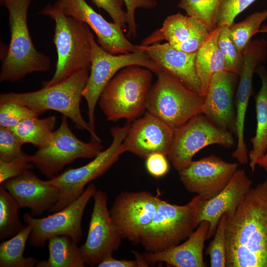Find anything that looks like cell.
Wrapping results in <instances>:
<instances>
[{
    "label": "cell",
    "instance_id": "43",
    "mask_svg": "<svg viewBox=\"0 0 267 267\" xmlns=\"http://www.w3.org/2000/svg\"><path fill=\"white\" fill-rule=\"evenodd\" d=\"M257 165L262 167L267 173V150L258 161Z\"/></svg>",
    "mask_w": 267,
    "mask_h": 267
},
{
    "label": "cell",
    "instance_id": "23",
    "mask_svg": "<svg viewBox=\"0 0 267 267\" xmlns=\"http://www.w3.org/2000/svg\"><path fill=\"white\" fill-rule=\"evenodd\" d=\"M255 73L261 81V88L255 96L256 129L255 135L250 139L252 148L248 154L249 166L254 172L258 160L267 150V69L259 65Z\"/></svg>",
    "mask_w": 267,
    "mask_h": 267
},
{
    "label": "cell",
    "instance_id": "19",
    "mask_svg": "<svg viewBox=\"0 0 267 267\" xmlns=\"http://www.w3.org/2000/svg\"><path fill=\"white\" fill-rule=\"evenodd\" d=\"M0 185L11 195L20 208L30 209L34 217L48 211L60 198L56 187L48 180L40 179L31 170L5 180Z\"/></svg>",
    "mask_w": 267,
    "mask_h": 267
},
{
    "label": "cell",
    "instance_id": "24",
    "mask_svg": "<svg viewBox=\"0 0 267 267\" xmlns=\"http://www.w3.org/2000/svg\"><path fill=\"white\" fill-rule=\"evenodd\" d=\"M221 29L222 27L217 26L210 32L196 54V69L204 97L207 94L213 75L219 71H226L225 59L218 44Z\"/></svg>",
    "mask_w": 267,
    "mask_h": 267
},
{
    "label": "cell",
    "instance_id": "20",
    "mask_svg": "<svg viewBox=\"0 0 267 267\" xmlns=\"http://www.w3.org/2000/svg\"><path fill=\"white\" fill-rule=\"evenodd\" d=\"M138 46L162 71L170 74L189 89L203 96L196 66L197 53H190L177 49L167 42Z\"/></svg>",
    "mask_w": 267,
    "mask_h": 267
},
{
    "label": "cell",
    "instance_id": "5",
    "mask_svg": "<svg viewBox=\"0 0 267 267\" xmlns=\"http://www.w3.org/2000/svg\"><path fill=\"white\" fill-rule=\"evenodd\" d=\"M151 72L139 66H128L109 82L99 99L108 121L124 119L132 122L142 115L151 88Z\"/></svg>",
    "mask_w": 267,
    "mask_h": 267
},
{
    "label": "cell",
    "instance_id": "36",
    "mask_svg": "<svg viewBox=\"0 0 267 267\" xmlns=\"http://www.w3.org/2000/svg\"><path fill=\"white\" fill-rule=\"evenodd\" d=\"M256 0H223L218 13L217 26H230L236 17Z\"/></svg>",
    "mask_w": 267,
    "mask_h": 267
},
{
    "label": "cell",
    "instance_id": "17",
    "mask_svg": "<svg viewBox=\"0 0 267 267\" xmlns=\"http://www.w3.org/2000/svg\"><path fill=\"white\" fill-rule=\"evenodd\" d=\"M239 78V75L226 71L214 74L201 110V113L215 125L234 134L235 95Z\"/></svg>",
    "mask_w": 267,
    "mask_h": 267
},
{
    "label": "cell",
    "instance_id": "41",
    "mask_svg": "<svg viewBox=\"0 0 267 267\" xmlns=\"http://www.w3.org/2000/svg\"><path fill=\"white\" fill-rule=\"evenodd\" d=\"M135 260H119L113 256V253L106 255L97 266L98 267H147L150 264L146 261L142 254L136 251L133 252Z\"/></svg>",
    "mask_w": 267,
    "mask_h": 267
},
{
    "label": "cell",
    "instance_id": "25",
    "mask_svg": "<svg viewBox=\"0 0 267 267\" xmlns=\"http://www.w3.org/2000/svg\"><path fill=\"white\" fill-rule=\"evenodd\" d=\"M200 22L199 20L180 12L168 16L162 27L144 38L141 45H150L165 41L173 45L187 39L192 31Z\"/></svg>",
    "mask_w": 267,
    "mask_h": 267
},
{
    "label": "cell",
    "instance_id": "13",
    "mask_svg": "<svg viewBox=\"0 0 267 267\" xmlns=\"http://www.w3.org/2000/svg\"><path fill=\"white\" fill-rule=\"evenodd\" d=\"M161 199L147 191H124L117 195L109 211L123 239L139 244Z\"/></svg>",
    "mask_w": 267,
    "mask_h": 267
},
{
    "label": "cell",
    "instance_id": "1",
    "mask_svg": "<svg viewBox=\"0 0 267 267\" xmlns=\"http://www.w3.org/2000/svg\"><path fill=\"white\" fill-rule=\"evenodd\" d=\"M225 238L226 267H267V178L227 216Z\"/></svg>",
    "mask_w": 267,
    "mask_h": 267
},
{
    "label": "cell",
    "instance_id": "30",
    "mask_svg": "<svg viewBox=\"0 0 267 267\" xmlns=\"http://www.w3.org/2000/svg\"><path fill=\"white\" fill-rule=\"evenodd\" d=\"M267 19V9L256 11L244 20L228 27L230 37L238 51L243 54L252 37L259 33L263 22Z\"/></svg>",
    "mask_w": 267,
    "mask_h": 267
},
{
    "label": "cell",
    "instance_id": "16",
    "mask_svg": "<svg viewBox=\"0 0 267 267\" xmlns=\"http://www.w3.org/2000/svg\"><path fill=\"white\" fill-rule=\"evenodd\" d=\"M63 13L87 24L97 36L99 45L113 54L134 52L139 48L125 36L123 28L115 22L107 21L85 0H56Z\"/></svg>",
    "mask_w": 267,
    "mask_h": 267
},
{
    "label": "cell",
    "instance_id": "31",
    "mask_svg": "<svg viewBox=\"0 0 267 267\" xmlns=\"http://www.w3.org/2000/svg\"><path fill=\"white\" fill-rule=\"evenodd\" d=\"M223 0H179L178 7L187 16L205 25L210 32L217 27V18Z\"/></svg>",
    "mask_w": 267,
    "mask_h": 267
},
{
    "label": "cell",
    "instance_id": "33",
    "mask_svg": "<svg viewBox=\"0 0 267 267\" xmlns=\"http://www.w3.org/2000/svg\"><path fill=\"white\" fill-rule=\"evenodd\" d=\"M227 214H223L218 223L214 237L209 245L206 254L210 257V267H226L225 226Z\"/></svg>",
    "mask_w": 267,
    "mask_h": 267
},
{
    "label": "cell",
    "instance_id": "34",
    "mask_svg": "<svg viewBox=\"0 0 267 267\" xmlns=\"http://www.w3.org/2000/svg\"><path fill=\"white\" fill-rule=\"evenodd\" d=\"M39 116L28 107L15 102H0V126L11 128Z\"/></svg>",
    "mask_w": 267,
    "mask_h": 267
},
{
    "label": "cell",
    "instance_id": "2",
    "mask_svg": "<svg viewBox=\"0 0 267 267\" xmlns=\"http://www.w3.org/2000/svg\"><path fill=\"white\" fill-rule=\"evenodd\" d=\"M32 0H0L8 13L10 39L3 57L0 82H15L34 72L50 68V58L37 50L30 36L27 15Z\"/></svg>",
    "mask_w": 267,
    "mask_h": 267
},
{
    "label": "cell",
    "instance_id": "6",
    "mask_svg": "<svg viewBox=\"0 0 267 267\" xmlns=\"http://www.w3.org/2000/svg\"><path fill=\"white\" fill-rule=\"evenodd\" d=\"M204 201L198 195L183 205L161 199L139 244L147 252H158L185 241L199 225L198 216Z\"/></svg>",
    "mask_w": 267,
    "mask_h": 267
},
{
    "label": "cell",
    "instance_id": "15",
    "mask_svg": "<svg viewBox=\"0 0 267 267\" xmlns=\"http://www.w3.org/2000/svg\"><path fill=\"white\" fill-rule=\"evenodd\" d=\"M238 167L239 163L228 162L212 154L192 161L178 172L179 179L187 191L208 200L226 187Z\"/></svg>",
    "mask_w": 267,
    "mask_h": 267
},
{
    "label": "cell",
    "instance_id": "37",
    "mask_svg": "<svg viewBox=\"0 0 267 267\" xmlns=\"http://www.w3.org/2000/svg\"><path fill=\"white\" fill-rule=\"evenodd\" d=\"M34 167L31 155L27 154L10 161L0 160V183L20 175L27 170H32Z\"/></svg>",
    "mask_w": 267,
    "mask_h": 267
},
{
    "label": "cell",
    "instance_id": "42",
    "mask_svg": "<svg viewBox=\"0 0 267 267\" xmlns=\"http://www.w3.org/2000/svg\"><path fill=\"white\" fill-rule=\"evenodd\" d=\"M166 156L160 153H154L146 158V169L150 175L155 178H160L168 172L169 164Z\"/></svg>",
    "mask_w": 267,
    "mask_h": 267
},
{
    "label": "cell",
    "instance_id": "3",
    "mask_svg": "<svg viewBox=\"0 0 267 267\" xmlns=\"http://www.w3.org/2000/svg\"><path fill=\"white\" fill-rule=\"evenodd\" d=\"M38 13L55 23L53 43L57 54L55 72L43 87L56 84L78 70H90L93 34L89 27L66 15L56 2L46 5Z\"/></svg>",
    "mask_w": 267,
    "mask_h": 267
},
{
    "label": "cell",
    "instance_id": "32",
    "mask_svg": "<svg viewBox=\"0 0 267 267\" xmlns=\"http://www.w3.org/2000/svg\"><path fill=\"white\" fill-rule=\"evenodd\" d=\"M218 44L225 59L226 71L239 75L242 65L243 54L238 51L231 40L228 26L222 27Z\"/></svg>",
    "mask_w": 267,
    "mask_h": 267
},
{
    "label": "cell",
    "instance_id": "38",
    "mask_svg": "<svg viewBox=\"0 0 267 267\" xmlns=\"http://www.w3.org/2000/svg\"><path fill=\"white\" fill-rule=\"evenodd\" d=\"M210 33L207 26L200 22L194 29L186 40L181 43L171 45L177 49L185 52L197 53L208 38Z\"/></svg>",
    "mask_w": 267,
    "mask_h": 267
},
{
    "label": "cell",
    "instance_id": "22",
    "mask_svg": "<svg viewBox=\"0 0 267 267\" xmlns=\"http://www.w3.org/2000/svg\"><path fill=\"white\" fill-rule=\"evenodd\" d=\"M209 226L208 221H202L182 243L160 252L145 251L142 257L152 265L165 263L174 267H207L203 259V250Z\"/></svg>",
    "mask_w": 267,
    "mask_h": 267
},
{
    "label": "cell",
    "instance_id": "10",
    "mask_svg": "<svg viewBox=\"0 0 267 267\" xmlns=\"http://www.w3.org/2000/svg\"><path fill=\"white\" fill-rule=\"evenodd\" d=\"M100 142L91 139L86 142L79 139L69 128L67 117L62 115L59 127L49 140L31 155V162L50 179L77 159L94 158L103 150Z\"/></svg>",
    "mask_w": 267,
    "mask_h": 267
},
{
    "label": "cell",
    "instance_id": "18",
    "mask_svg": "<svg viewBox=\"0 0 267 267\" xmlns=\"http://www.w3.org/2000/svg\"><path fill=\"white\" fill-rule=\"evenodd\" d=\"M133 122L124 141L126 152L145 159L154 153L168 156L174 130L148 112Z\"/></svg>",
    "mask_w": 267,
    "mask_h": 267
},
{
    "label": "cell",
    "instance_id": "26",
    "mask_svg": "<svg viewBox=\"0 0 267 267\" xmlns=\"http://www.w3.org/2000/svg\"><path fill=\"white\" fill-rule=\"evenodd\" d=\"M47 260L38 261L37 267H84L80 247L72 238L59 235L48 240Z\"/></svg>",
    "mask_w": 267,
    "mask_h": 267
},
{
    "label": "cell",
    "instance_id": "35",
    "mask_svg": "<svg viewBox=\"0 0 267 267\" xmlns=\"http://www.w3.org/2000/svg\"><path fill=\"white\" fill-rule=\"evenodd\" d=\"M23 144L10 129L0 126V160L7 162L24 156Z\"/></svg>",
    "mask_w": 267,
    "mask_h": 267
},
{
    "label": "cell",
    "instance_id": "28",
    "mask_svg": "<svg viewBox=\"0 0 267 267\" xmlns=\"http://www.w3.org/2000/svg\"><path fill=\"white\" fill-rule=\"evenodd\" d=\"M56 122L54 116L40 119L39 117L25 120L9 128L24 143H30L38 148L45 144L51 137Z\"/></svg>",
    "mask_w": 267,
    "mask_h": 267
},
{
    "label": "cell",
    "instance_id": "4",
    "mask_svg": "<svg viewBox=\"0 0 267 267\" xmlns=\"http://www.w3.org/2000/svg\"><path fill=\"white\" fill-rule=\"evenodd\" d=\"M89 71L87 69L78 70L56 84L37 90L1 93L0 102L23 104L39 116L48 110L56 111L69 118L78 130L87 131L91 134L89 123L84 120L80 109Z\"/></svg>",
    "mask_w": 267,
    "mask_h": 267
},
{
    "label": "cell",
    "instance_id": "12",
    "mask_svg": "<svg viewBox=\"0 0 267 267\" xmlns=\"http://www.w3.org/2000/svg\"><path fill=\"white\" fill-rule=\"evenodd\" d=\"M96 190L94 184H89L75 201L45 217L37 218L28 213H25L23 220L32 227L28 239L29 244L42 248L49 239L59 235L70 236L78 243L83 234L82 220L84 211Z\"/></svg>",
    "mask_w": 267,
    "mask_h": 267
},
{
    "label": "cell",
    "instance_id": "40",
    "mask_svg": "<svg viewBox=\"0 0 267 267\" xmlns=\"http://www.w3.org/2000/svg\"><path fill=\"white\" fill-rule=\"evenodd\" d=\"M126 7L128 16V35L135 37L136 35V26L135 21V11L137 8L150 9L157 4L156 0H124Z\"/></svg>",
    "mask_w": 267,
    "mask_h": 267
},
{
    "label": "cell",
    "instance_id": "7",
    "mask_svg": "<svg viewBox=\"0 0 267 267\" xmlns=\"http://www.w3.org/2000/svg\"><path fill=\"white\" fill-rule=\"evenodd\" d=\"M131 124L116 126L110 130L112 141L109 146L100 151L88 164L76 168H69L48 181L60 192L58 201L48 211H58L77 199L84 192L86 186L91 181L104 175L126 152L124 141Z\"/></svg>",
    "mask_w": 267,
    "mask_h": 267
},
{
    "label": "cell",
    "instance_id": "44",
    "mask_svg": "<svg viewBox=\"0 0 267 267\" xmlns=\"http://www.w3.org/2000/svg\"><path fill=\"white\" fill-rule=\"evenodd\" d=\"M259 33L267 34V24L261 26V28L259 31Z\"/></svg>",
    "mask_w": 267,
    "mask_h": 267
},
{
    "label": "cell",
    "instance_id": "8",
    "mask_svg": "<svg viewBox=\"0 0 267 267\" xmlns=\"http://www.w3.org/2000/svg\"><path fill=\"white\" fill-rule=\"evenodd\" d=\"M91 44L89 74L83 91V97L88 105V123L91 139L101 141L95 131V109L102 91L117 72L134 65L146 68L155 74L162 70L138 45L139 50L136 52L116 55L104 50L95 42L93 35Z\"/></svg>",
    "mask_w": 267,
    "mask_h": 267
},
{
    "label": "cell",
    "instance_id": "9",
    "mask_svg": "<svg viewBox=\"0 0 267 267\" xmlns=\"http://www.w3.org/2000/svg\"><path fill=\"white\" fill-rule=\"evenodd\" d=\"M156 75L157 80L151 87L147 101L148 112L174 130L201 113L205 97L165 71Z\"/></svg>",
    "mask_w": 267,
    "mask_h": 267
},
{
    "label": "cell",
    "instance_id": "29",
    "mask_svg": "<svg viewBox=\"0 0 267 267\" xmlns=\"http://www.w3.org/2000/svg\"><path fill=\"white\" fill-rule=\"evenodd\" d=\"M20 207L11 195L0 186V239L12 237L25 226L21 222L18 211Z\"/></svg>",
    "mask_w": 267,
    "mask_h": 267
},
{
    "label": "cell",
    "instance_id": "39",
    "mask_svg": "<svg viewBox=\"0 0 267 267\" xmlns=\"http://www.w3.org/2000/svg\"><path fill=\"white\" fill-rule=\"evenodd\" d=\"M98 8L107 12L114 22L120 25L123 28L128 23L126 11L123 9L124 0H91Z\"/></svg>",
    "mask_w": 267,
    "mask_h": 267
},
{
    "label": "cell",
    "instance_id": "14",
    "mask_svg": "<svg viewBox=\"0 0 267 267\" xmlns=\"http://www.w3.org/2000/svg\"><path fill=\"white\" fill-rule=\"evenodd\" d=\"M87 239L80 246L85 264L97 266L107 254L113 253L120 247L123 239L108 209V196L101 190L96 191Z\"/></svg>",
    "mask_w": 267,
    "mask_h": 267
},
{
    "label": "cell",
    "instance_id": "21",
    "mask_svg": "<svg viewBox=\"0 0 267 267\" xmlns=\"http://www.w3.org/2000/svg\"><path fill=\"white\" fill-rule=\"evenodd\" d=\"M252 181L243 169L235 172L226 187L214 197L205 200L201 208L198 222L207 221L209 223L206 239L215 234L222 216H231L252 187Z\"/></svg>",
    "mask_w": 267,
    "mask_h": 267
},
{
    "label": "cell",
    "instance_id": "11",
    "mask_svg": "<svg viewBox=\"0 0 267 267\" xmlns=\"http://www.w3.org/2000/svg\"><path fill=\"white\" fill-rule=\"evenodd\" d=\"M232 134L215 125L202 113L198 114L175 130L168 157L179 171L188 166L194 155L207 146L218 144L230 148L234 143Z\"/></svg>",
    "mask_w": 267,
    "mask_h": 267
},
{
    "label": "cell",
    "instance_id": "27",
    "mask_svg": "<svg viewBox=\"0 0 267 267\" xmlns=\"http://www.w3.org/2000/svg\"><path fill=\"white\" fill-rule=\"evenodd\" d=\"M32 227L27 224L19 233L0 244V267H33L38 261L33 257H25L24 252Z\"/></svg>",
    "mask_w": 267,
    "mask_h": 267
}]
</instances>
